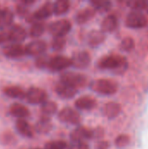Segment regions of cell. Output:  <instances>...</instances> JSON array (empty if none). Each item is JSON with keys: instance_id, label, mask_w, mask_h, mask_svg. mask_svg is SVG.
Wrapping results in <instances>:
<instances>
[{"instance_id": "2", "label": "cell", "mask_w": 148, "mask_h": 149, "mask_svg": "<svg viewBox=\"0 0 148 149\" xmlns=\"http://www.w3.org/2000/svg\"><path fill=\"white\" fill-rule=\"evenodd\" d=\"M90 87L95 93L103 95H113L117 93L119 88L115 81L107 79H95L90 84Z\"/></svg>"}, {"instance_id": "3", "label": "cell", "mask_w": 148, "mask_h": 149, "mask_svg": "<svg viewBox=\"0 0 148 149\" xmlns=\"http://www.w3.org/2000/svg\"><path fill=\"white\" fill-rule=\"evenodd\" d=\"M60 81L75 89L85 87L88 83L86 76L74 72H65L62 73L60 76Z\"/></svg>"}, {"instance_id": "8", "label": "cell", "mask_w": 148, "mask_h": 149, "mask_svg": "<svg viewBox=\"0 0 148 149\" xmlns=\"http://www.w3.org/2000/svg\"><path fill=\"white\" fill-rule=\"evenodd\" d=\"M58 119L62 122L72 125H78L81 120L80 114L71 107H65L62 109L58 113Z\"/></svg>"}, {"instance_id": "17", "label": "cell", "mask_w": 148, "mask_h": 149, "mask_svg": "<svg viewBox=\"0 0 148 149\" xmlns=\"http://www.w3.org/2000/svg\"><path fill=\"white\" fill-rule=\"evenodd\" d=\"M97 101L91 96H82L75 101V107L79 110H92L96 107Z\"/></svg>"}, {"instance_id": "30", "label": "cell", "mask_w": 148, "mask_h": 149, "mask_svg": "<svg viewBox=\"0 0 148 149\" xmlns=\"http://www.w3.org/2000/svg\"><path fill=\"white\" fill-rule=\"evenodd\" d=\"M148 0H131L127 1L126 4L133 9V10L141 11L143 10H147Z\"/></svg>"}, {"instance_id": "31", "label": "cell", "mask_w": 148, "mask_h": 149, "mask_svg": "<svg viewBox=\"0 0 148 149\" xmlns=\"http://www.w3.org/2000/svg\"><path fill=\"white\" fill-rule=\"evenodd\" d=\"M120 47L122 51L125 52H132L134 47H135V42L134 39L131 37H126L125 38H123L120 42Z\"/></svg>"}, {"instance_id": "9", "label": "cell", "mask_w": 148, "mask_h": 149, "mask_svg": "<svg viewBox=\"0 0 148 149\" xmlns=\"http://www.w3.org/2000/svg\"><path fill=\"white\" fill-rule=\"evenodd\" d=\"M72 65L71 58L65 56H54L50 58L48 69L53 72H58L67 69Z\"/></svg>"}, {"instance_id": "38", "label": "cell", "mask_w": 148, "mask_h": 149, "mask_svg": "<svg viewBox=\"0 0 148 149\" xmlns=\"http://www.w3.org/2000/svg\"><path fill=\"white\" fill-rule=\"evenodd\" d=\"M70 149H90L88 145L85 143V141L81 142H75L72 141V144L70 146Z\"/></svg>"}, {"instance_id": "34", "label": "cell", "mask_w": 148, "mask_h": 149, "mask_svg": "<svg viewBox=\"0 0 148 149\" xmlns=\"http://www.w3.org/2000/svg\"><path fill=\"white\" fill-rule=\"evenodd\" d=\"M50 58L48 55H40L38 57H37V59H36V65L38 67V68H41V69H44V68H48V65H49V61H50Z\"/></svg>"}, {"instance_id": "25", "label": "cell", "mask_w": 148, "mask_h": 149, "mask_svg": "<svg viewBox=\"0 0 148 149\" xmlns=\"http://www.w3.org/2000/svg\"><path fill=\"white\" fill-rule=\"evenodd\" d=\"M52 128V124L51 122L50 118H46V117H42L35 125L34 127V130L40 134H47L49 133Z\"/></svg>"}, {"instance_id": "35", "label": "cell", "mask_w": 148, "mask_h": 149, "mask_svg": "<svg viewBox=\"0 0 148 149\" xmlns=\"http://www.w3.org/2000/svg\"><path fill=\"white\" fill-rule=\"evenodd\" d=\"M67 144L63 141H50L45 144V149H66Z\"/></svg>"}, {"instance_id": "1", "label": "cell", "mask_w": 148, "mask_h": 149, "mask_svg": "<svg viewBox=\"0 0 148 149\" xmlns=\"http://www.w3.org/2000/svg\"><path fill=\"white\" fill-rule=\"evenodd\" d=\"M128 60L126 57L119 54H110L104 56L98 62V66L102 70H111L122 74L128 68Z\"/></svg>"}, {"instance_id": "15", "label": "cell", "mask_w": 148, "mask_h": 149, "mask_svg": "<svg viewBox=\"0 0 148 149\" xmlns=\"http://www.w3.org/2000/svg\"><path fill=\"white\" fill-rule=\"evenodd\" d=\"M72 141L81 142L85 140L92 139V129L86 128L85 127H78L72 131L70 135Z\"/></svg>"}, {"instance_id": "40", "label": "cell", "mask_w": 148, "mask_h": 149, "mask_svg": "<svg viewBox=\"0 0 148 149\" xmlns=\"http://www.w3.org/2000/svg\"><path fill=\"white\" fill-rule=\"evenodd\" d=\"M9 41V35L7 31H0V44Z\"/></svg>"}, {"instance_id": "11", "label": "cell", "mask_w": 148, "mask_h": 149, "mask_svg": "<svg viewBox=\"0 0 148 149\" xmlns=\"http://www.w3.org/2000/svg\"><path fill=\"white\" fill-rule=\"evenodd\" d=\"M3 53L5 57L10 58H18L24 57L25 52V46L21 44H11L3 48Z\"/></svg>"}, {"instance_id": "7", "label": "cell", "mask_w": 148, "mask_h": 149, "mask_svg": "<svg viewBox=\"0 0 148 149\" xmlns=\"http://www.w3.org/2000/svg\"><path fill=\"white\" fill-rule=\"evenodd\" d=\"M26 100L32 105L43 104L47 100V93L41 88L38 87H31L25 93Z\"/></svg>"}, {"instance_id": "27", "label": "cell", "mask_w": 148, "mask_h": 149, "mask_svg": "<svg viewBox=\"0 0 148 149\" xmlns=\"http://www.w3.org/2000/svg\"><path fill=\"white\" fill-rule=\"evenodd\" d=\"M70 10V3L66 0H58L53 3V12L56 15H64Z\"/></svg>"}, {"instance_id": "37", "label": "cell", "mask_w": 148, "mask_h": 149, "mask_svg": "<svg viewBox=\"0 0 148 149\" xmlns=\"http://www.w3.org/2000/svg\"><path fill=\"white\" fill-rule=\"evenodd\" d=\"M104 134H105V130H104V128H102L100 127L92 129V139L99 140L104 136Z\"/></svg>"}, {"instance_id": "42", "label": "cell", "mask_w": 148, "mask_h": 149, "mask_svg": "<svg viewBox=\"0 0 148 149\" xmlns=\"http://www.w3.org/2000/svg\"><path fill=\"white\" fill-rule=\"evenodd\" d=\"M34 149H41V148H34Z\"/></svg>"}, {"instance_id": "12", "label": "cell", "mask_w": 148, "mask_h": 149, "mask_svg": "<svg viewBox=\"0 0 148 149\" xmlns=\"http://www.w3.org/2000/svg\"><path fill=\"white\" fill-rule=\"evenodd\" d=\"M7 31L9 35V41L13 42V44H19L20 42H23L27 36L24 28L19 24H14L10 26Z\"/></svg>"}, {"instance_id": "26", "label": "cell", "mask_w": 148, "mask_h": 149, "mask_svg": "<svg viewBox=\"0 0 148 149\" xmlns=\"http://www.w3.org/2000/svg\"><path fill=\"white\" fill-rule=\"evenodd\" d=\"M58 111V105L54 101L46 100L41 105V112L43 117L50 118V116L55 114Z\"/></svg>"}, {"instance_id": "13", "label": "cell", "mask_w": 148, "mask_h": 149, "mask_svg": "<svg viewBox=\"0 0 148 149\" xmlns=\"http://www.w3.org/2000/svg\"><path fill=\"white\" fill-rule=\"evenodd\" d=\"M47 45L43 40H34L29 43L25 46V52L26 54L33 57H38L43 55L46 51Z\"/></svg>"}, {"instance_id": "28", "label": "cell", "mask_w": 148, "mask_h": 149, "mask_svg": "<svg viewBox=\"0 0 148 149\" xmlns=\"http://www.w3.org/2000/svg\"><path fill=\"white\" fill-rule=\"evenodd\" d=\"M45 31V24L42 21H36L31 26L29 34L31 38L40 37Z\"/></svg>"}, {"instance_id": "14", "label": "cell", "mask_w": 148, "mask_h": 149, "mask_svg": "<svg viewBox=\"0 0 148 149\" xmlns=\"http://www.w3.org/2000/svg\"><path fill=\"white\" fill-rule=\"evenodd\" d=\"M55 92L59 97H61L62 99H66V100L72 99V98L75 97V95L77 94V89H75L61 81L59 83L56 84Z\"/></svg>"}, {"instance_id": "18", "label": "cell", "mask_w": 148, "mask_h": 149, "mask_svg": "<svg viewBox=\"0 0 148 149\" xmlns=\"http://www.w3.org/2000/svg\"><path fill=\"white\" fill-rule=\"evenodd\" d=\"M118 18L115 15H107L101 23V31L105 32H113L118 28Z\"/></svg>"}, {"instance_id": "4", "label": "cell", "mask_w": 148, "mask_h": 149, "mask_svg": "<svg viewBox=\"0 0 148 149\" xmlns=\"http://www.w3.org/2000/svg\"><path fill=\"white\" fill-rule=\"evenodd\" d=\"M148 24L147 17L141 11L133 10L126 17V25L132 29H141Z\"/></svg>"}, {"instance_id": "22", "label": "cell", "mask_w": 148, "mask_h": 149, "mask_svg": "<svg viewBox=\"0 0 148 149\" xmlns=\"http://www.w3.org/2000/svg\"><path fill=\"white\" fill-rule=\"evenodd\" d=\"M16 127L17 132L24 137L31 138L34 134L33 128L24 119H17L16 122Z\"/></svg>"}, {"instance_id": "41", "label": "cell", "mask_w": 148, "mask_h": 149, "mask_svg": "<svg viewBox=\"0 0 148 149\" xmlns=\"http://www.w3.org/2000/svg\"><path fill=\"white\" fill-rule=\"evenodd\" d=\"M146 10L148 12V3H147V10Z\"/></svg>"}, {"instance_id": "33", "label": "cell", "mask_w": 148, "mask_h": 149, "mask_svg": "<svg viewBox=\"0 0 148 149\" xmlns=\"http://www.w3.org/2000/svg\"><path fill=\"white\" fill-rule=\"evenodd\" d=\"M130 143V137L127 134H120L115 139V145L120 148H123L128 146Z\"/></svg>"}, {"instance_id": "24", "label": "cell", "mask_w": 148, "mask_h": 149, "mask_svg": "<svg viewBox=\"0 0 148 149\" xmlns=\"http://www.w3.org/2000/svg\"><path fill=\"white\" fill-rule=\"evenodd\" d=\"M14 18L13 12L9 9H0V29L8 28L12 24Z\"/></svg>"}, {"instance_id": "20", "label": "cell", "mask_w": 148, "mask_h": 149, "mask_svg": "<svg viewBox=\"0 0 148 149\" xmlns=\"http://www.w3.org/2000/svg\"><path fill=\"white\" fill-rule=\"evenodd\" d=\"M96 14V10L92 7H86L78 11L75 16V20L78 24H83L91 20Z\"/></svg>"}, {"instance_id": "10", "label": "cell", "mask_w": 148, "mask_h": 149, "mask_svg": "<svg viewBox=\"0 0 148 149\" xmlns=\"http://www.w3.org/2000/svg\"><path fill=\"white\" fill-rule=\"evenodd\" d=\"M71 60H72V66H74L75 68H79V69H84V68H86L90 65L91 56L85 51L77 52L72 55Z\"/></svg>"}, {"instance_id": "5", "label": "cell", "mask_w": 148, "mask_h": 149, "mask_svg": "<svg viewBox=\"0 0 148 149\" xmlns=\"http://www.w3.org/2000/svg\"><path fill=\"white\" fill-rule=\"evenodd\" d=\"M53 13V3L51 2H46L42 6H40L33 14H30L26 17V20L27 22L41 21L50 17Z\"/></svg>"}, {"instance_id": "29", "label": "cell", "mask_w": 148, "mask_h": 149, "mask_svg": "<svg viewBox=\"0 0 148 149\" xmlns=\"http://www.w3.org/2000/svg\"><path fill=\"white\" fill-rule=\"evenodd\" d=\"M92 8L99 12H106L112 7V3L106 0H94L91 2Z\"/></svg>"}, {"instance_id": "36", "label": "cell", "mask_w": 148, "mask_h": 149, "mask_svg": "<svg viewBox=\"0 0 148 149\" xmlns=\"http://www.w3.org/2000/svg\"><path fill=\"white\" fill-rule=\"evenodd\" d=\"M29 6L24 4V3H20L17 5L16 7V12L19 17H27L29 15Z\"/></svg>"}, {"instance_id": "32", "label": "cell", "mask_w": 148, "mask_h": 149, "mask_svg": "<svg viewBox=\"0 0 148 149\" xmlns=\"http://www.w3.org/2000/svg\"><path fill=\"white\" fill-rule=\"evenodd\" d=\"M66 45V40L65 37H54L51 42V48L54 51L59 52L62 51Z\"/></svg>"}, {"instance_id": "39", "label": "cell", "mask_w": 148, "mask_h": 149, "mask_svg": "<svg viewBox=\"0 0 148 149\" xmlns=\"http://www.w3.org/2000/svg\"><path fill=\"white\" fill-rule=\"evenodd\" d=\"M110 148V143L107 141H99L96 144V149H109Z\"/></svg>"}, {"instance_id": "16", "label": "cell", "mask_w": 148, "mask_h": 149, "mask_svg": "<svg viewBox=\"0 0 148 149\" xmlns=\"http://www.w3.org/2000/svg\"><path fill=\"white\" fill-rule=\"evenodd\" d=\"M121 110H122V107L120 104L111 101V102L106 103L104 106L102 112L105 117H106L107 119L113 120L120 115V113H121Z\"/></svg>"}, {"instance_id": "19", "label": "cell", "mask_w": 148, "mask_h": 149, "mask_svg": "<svg viewBox=\"0 0 148 149\" xmlns=\"http://www.w3.org/2000/svg\"><path fill=\"white\" fill-rule=\"evenodd\" d=\"M106 40V34L102 31L93 30L87 35V43L92 47H97Z\"/></svg>"}, {"instance_id": "21", "label": "cell", "mask_w": 148, "mask_h": 149, "mask_svg": "<svg viewBox=\"0 0 148 149\" xmlns=\"http://www.w3.org/2000/svg\"><path fill=\"white\" fill-rule=\"evenodd\" d=\"M9 112L12 116L18 118V119H24L30 115L29 109L25 106L19 104V103H13L10 107Z\"/></svg>"}, {"instance_id": "6", "label": "cell", "mask_w": 148, "mask_h": 149, "mask_svg": "<svg viewBox=\"0 0 148 149\" xmlns=\"http://www.w3.org/2000/svg\"><path fill=\"white\" fill-rule=\"evenodd\" d=\"M49 31L54 37H65L72 29V24L67 19H60L50 24Z\"/></svg>"}, {"instance_id": "23", "label": "cell", "mask_w": 148, "mask_h": 149, "mask_svg": "<svg viewBox=\"0 0 148 149\" xmlns=\"http://www.w3.org/2000/svg\"><path fill=\"white\" fill-rule=\"evenodd\" d=\"M3 93L12 99H24L25 92L24 90L18 86H9L3 88Z\"/></svg>"}]
</instances>
